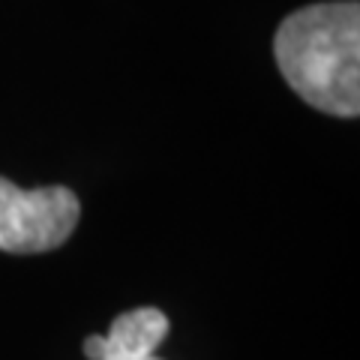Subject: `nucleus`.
Segmentation results:
<instances>
[{
  "label": "nucleus",
  "mask_w": 360,
  "mask_h": 360,
  "mask_svg": "<svg viewBox=\"0 0 360 360\" xmlns=\"http://www.w3.org/2000/svg\"><path fill=\"white\" fill-rule=\"evenodd\" d=\"M103 352H105V336L103 333L87 336V340H84V354L90 360H99V357H103Z\"/></svg>",
  "instance_id": "4"
},
{
  "label": "nucleus",
  "mask_w": 360,
  "mask_h": 360,
  "mask_svg": "<svg viewBox=\"0 0 360 360\" xmlns=\"http://www.w3.org/2000/svg\"><path fill=\"white\" fill-rule=\"evenodd\" d=\"M168 319L156 307H139L117 315L105 333V352L99 360H160L156 345L165 340Z\"/></svg>",
  "instance_id": "3"
},
{
  "label": "nucleus",
  "mask_w": 360,
  "mask_h": 360,
  "mask_svg": "<svg viewBox=\"0 0 360 360\" xmlns=\"http://www.w3.org/2000/svg\"><path fill=\"white\" fill-rule=\"evenodd\" d=\"M82 217V201L70 186L18 189L0 177V250L49 252L70 240Z\"/></svg>",
  "instance_id": "2"
},
{
  "label": "nucleus",
  "mask_w": 360,
  "mask_h": 360,
  "mask_svg": "<svg viewBox=\"0 0 360 360\" xmlns=\"http://www.w3.org/2000/svg\"><path fill=\"white\" fill-rule=\"evenodd\" d=\"M274 58L288 87L336 117L360 111V4H312L291 13L274 37Z\"/></svg>",
  "instance_id": "1"
}]
</instances>
